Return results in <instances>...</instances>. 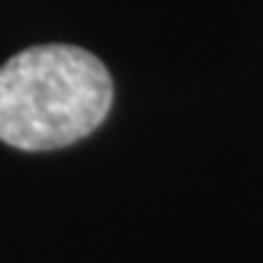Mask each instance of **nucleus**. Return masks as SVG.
I'll return each mask as SVG.
<instances>
[{"label":"nucleus","instance_id":"1","mask_svg":"<svg viewBox=\"0 0 263 263\" xmlns=\"http://www.w3.org/2000/svg\"><path fill=\"white\" fill-rule=\"evenodd\" d=\"M113 105V81L94 54L51 43L0 67V140L19 151H54L83 140Z\"/></svg>","mask_w":263,"mask_h":263}]
</instances>
